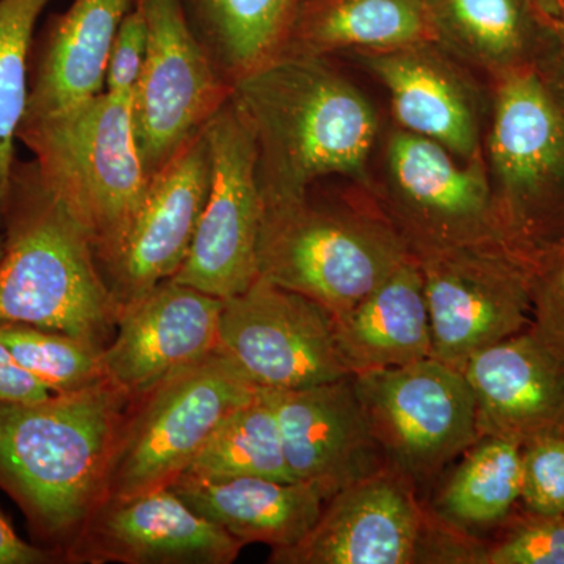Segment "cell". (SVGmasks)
<instances>
[{
	"label": "cell",
	"instance_id": "obj_1",
	"mask_svg": "<svg viewBox=\"0 0 564 564\" xmlns=\"http://www.w3.org/2000/svg\"><path fill=\"white\" fill-rule=\"evenodd\" d=\"M258 150L263 204L302 198L315 182L343 176L372 188L380 117L328 57L282 52L232 85Z\"/></svg>",
	"mask_w": 564,
	"mask_h": 564
},
{
	"label": "cell",
	"instance_id": "obj_2",
	"mask_svg": "<svg viewBox=\"0 0 564 564\" xmlns=\"http://www.w3.org/2000/svg\"><path fill=\"white\" fill-rule=\"evenodd\" d=\"M128 392L109 380L41 402H0V491L28 521L35 544L66 554L104 499Z\"/></svg>",
	"mask_w": 564,
	"mask_h": 564
},
{
	"label": "cell",
	"instance_id": "obj_3",
	"mask_svg": "<svg viewBox=\"0 0 564 564\" xmlns=\"http://www.w3.org/2000/svg\"><path fill=\"white\" fill-rule=\"evenodd\" d=\"M2 234L0 322L28 323L106 348L120 306L90 232L43 181L35 161L14 162Z\"/></svg>",
	"mask_w": 564,
	"mask_h": 564
},
{
	"label": "cell",
	"instance_id": "obj_4",
	"mask_svg": "<svg viewBox=\"0 0 564 564\" xmlns=\"http://www.w3.org/2000/svg\"><path fill=\"white\" fill-rule=\"evenodd\" d=\"M131 98L102 91L57 113L24 117L18 131L43 181L90 232L102 273L150 185L133 137Z\"/></svg>",
	"mask_w": 564,
	"mask_h": 564
},
{
	"label": "cell",
	"instance_id": "obj_5",
	"mask_svg": "<svg viewBox=\"0 0 564 564\" xmlns=\"http://www.w3.org/2000/svg\"><path fill=\"white\" fill-rule=\"evenodd\" d=\"M400 234L366 195L364 204H323L311 192L267 204L258 243L259 278L345 313L408 259Z\"/></svg>",
	"mask_w": 564,
	"mask_h": 564
},
{
	"label": "cell",
	"instance_id": "obj_6",
	"mask_svg": "<svg viewBox=\"0 0 564 564\" xmlns=\"http://www.w3.org/2000/svg\"><path fill=\"white\" fill-rule=\"evenodd\" d=\"M484 161L503 243L536 263L564 248V110L533 69L491 82Z\"/></svg>",
	"mask_w": 564,
	"mask_h": 564
},
{
	"label": "cell",
	"instance_id": "obj_7",
	"mask_svg": "<svg viewBox=\"0 0 564 564\" xmlns=\"http://www.w3.org/2000/svg\"><path fill=\"white\" fill-rule=\"evenodd\" d=\"M259 391L228 356L215 350L131 395L111 445L104 499L174 484L215 429Z\"/></svg>",
	"mask_w": 564,
	"mask_h": 564
},
{
	"label": "cell",
	"instance_id": "obj_8",
	"mask_svg": "<svg viewBox=\"0 0 564 564\" xmlns=\"http://www.w3.org/2000/svg\"><path fill=\"white\" fill-rule=\"evenodd\" d=\"M367 196L414 258L474 245H505L484 159L459 161L425 137L400 128L386 135L383 176L373 181Z\"/></svg>",
	"mask_w": 564,
	"mask_h": 564
},
{
	"label": "cell",
	"instance_id": "obj_9",
	"mask_svg": "<svg viewBox=\"0 0 564 564\" xmlns=\"http://www.w3.org/2000/svg\"><path fill=\"white\" fill-rule=\"evenodd\" d=\"M415 481L386 466L345 486L323 507L300 543L272 551V564H411L462 558L473 545L434 524L422 510Z\"/></svg>",
	"mask_w": 564,
	"mask_h": 564
},
{
	"label": "cell",
	"instance_id": "obj_10",
	"mask_svg": "<svg viewBox=\"0 0 564 564\" xmlns=\"http://www.w3.org/2000/svg\"><path fill=\"white\" fill-rule=\"evenodd\" d=\"M148 52L131 98L148 180L162 172L231 99L232 87L195 39L181 0H144Z\"/></svg>",
	"mask_w": 564,
	"mask_h": 564
},
{
	"label": "cell",
	"instance_id": "obj_11",
	"mask_svg": "<svg viewBox=\"0 0 564 564\" xmlns=\"http://www.w3.org/2000/svg\"><path fill=\"white\" fill-rule=\"evenodd\" d=\"M352 377L389 464L414 481L480 440L473 389L451 364L426 358Z\"/></svg>",
	"mask_w": 564,
	"mask_h": 564
},
{
	"label": "cell",
	"instance_id": "obj_12",
	"mask_svg": "<svg viewBox=\"0 0 564 564\" xmlns=\"http://www.w3.org/2000/svg\"><path fill=\"white\" fill-rule=\"evenodd\" d=\"M415 259L429 304L432 358L463 369L475 352L532 326L533 265L505 245Z\"/></svg>",
	"mask_w": 564,
	"mask_h": 564
},
{
	"label": "cell",
	"instance_id": "obj_13",
	"mask_svg": "<svg viewBox=\"0 0 564 564\" xmlns=\"http://www.w3.org/2000/svg\"><path fill=\"white\" fill-rule=\"evenodd\" d=\"M210 187L191 252L172 280L226 300L258 280L263 196L254 135L229 99L204 129Z\"/></svg>",
	"mask_w": 564,
	"mask_h": 564
},
{
	"label": "cell",
	"instance_id": "obj_14",
	"mask_svg": "<svg viewBox=\"0 0 564 564\" xmlns=\"http://www.w3.org/2000/svg\"><path fill=\"white\" fill-rule=\"evenodd\" d=\"M217 350L258 388L273 391L352 375L337 347L334 315L262 278L223 303Z\"/></svg>",
	"mask_w": 564,
	"mask_h": 564
},
{
	"label": "cell",
	"instance_id": "obj_15",
	"mask_svg": "<svg viewBox=\"0 0 564 564\" xmlns=\"http://www.w3.org/2000/svg\"><path fill=\"white\" fill-rule=\"evenodd\" d=\"M356 58L389 93L397 128L436 141L459 161L484 159L491 88L486 93L474 70L432 40Z\"/></svg>",
	"mask_w": 564,
	"mask_h": 564
},
{
	"label": "cell",
	"instance_id": "obj_16",
	"mask_svg": "<svg viewBox=\"0 0 564 564\" xmlns=\"http://www.w3.org/2000/svg\"><path fill=\"white\" fill-rule=\"evenodd\" d=\"M243 547L166 486L104 499L66 564H231Z\"/></svg>",
	"mask_w": 564,
	"mask_h": 564
},
{
	"label": "cell",
	"instance_id": "obj_17",
	"mask_svg": "<svg viewBox=\"0 0 564 564\" xmlns=\"http://www.w3.org/2000/svg\"><path fill=\"white\" fill-rule=\"evenodd\" d=\"M263 391L295 480L325 486L334 496L389 466L352 375L307 388Z\"/></svg>",
	"mask_w": 564,
	"mask_h": 564
},
{
	"label": "cell",
	"instance_id": "obj_18",
	"mask_svg": "<svg viewBox=\"0 0 564 564\" xmlns=\"http://www.w3.org/2000/svg\"><path fill=\"white\" fill-rule=\"evenodd\" d=\"M209 187V144L203 132L152 177L120 252L104 270L120 313L180 272L191 252Z\"/></svg>",
	"mask_w": 564,
	"mask_h": 564
},
{
	"label": "cell",
	"instance_id": "obj_19",
	"mask_svg": "<svg viewBox=\"0 0 564 564\" xmlns=\"http://www.w3.org/2000/svg\"><path fill=\"white\" fill-rule=\"evenodd\" d=\"M223 303L174 280L159 282L122 307L104 348L107 380L135 395L202 361L218 348Z\"/></svg>",
	"mask_w": 564,
	"mask_h": 564
},
{
	"label": "cell",
	"instance_id": "obj_20",
	"mask_svg": "<svg viewBox=\"0 0 564 564\" xmlns=\"http://www.w3.org/2000/svg\"><path fill=\"white\" fill-rule=\"evenodd\" d=\"M480 437L521 445L564 434V356L532 326L475 352L463 367Z\"/></svg>",
	"mask_w": 564,
	"mask_h": 564
},
{
	"label": "cell",
	"instance_id": "obj_21",
	"mask_svg": "<svg viewBox=\"0 0 564 564\" xmlns=\"http://www.w3.org/2000/svg\"><path fill=\"white\" fill-rule=\"evenodd\" d=\"M137 0H74L33 39L24 117L69 109L106 91L107 62Z\"/></svg>",
	"mask_w": 564,
	"mask_h": 564
},
{
	"label": "cell",
	"instance_id": "obj_22",
	"mask_svg": "<svg viewBox=\"0 0 564 564\" xmlns=\"http://www.w3.org/2000/svg\"><path fill=\"white\" fill-rule=\"evenodd\" d=\"M192 510L240 543L292 547L321 518L333 496L325 486L272 478H204L182 474L170 485Z\"/></svg>",
	"mask_w": 564,
	"mask_h": 564
},
{
	"label": "cell",
	"instance_id": "obj_23",
	"mask_svg": "<svg viewBox=\"0 0 564 564\" xmlns=\"http://www.w3.org/2000/svg\"><path fill=\"white\" fill-rule=\"evenodd\" d=\"M334 329L352 375L432 358V325L417 259H408L361 302L334 315Z\"/></svg>",
	"mask_w": 564,
	"mask_h": 564
},
{
	"label": "cell",
	"instance_id": "obj_24",
	"mask_svg": "<svg viewBox=\"0 0 564 564\" xmlns=\"http://www.w3.org/2000/svg\"><path fill=\"white\" fill-rule=\"evenodd\" d=\"M434 43L491 82L532 69L547 18L532 0H422Z\"/></svg>",
	"mask_w": 564,
	"mask_h": 564
},
{
	"label": "cell",
	"instance_id": "obj_25",
	"mask_svg": "<svg viewBox=\"0 0 564 564\" xmlns=\"http://www.w3.org/2000/svg\"><path fill=\"white\" fill-rule=\"evenodd\" d=\"M433 41L422 0H300L284 52H383Z\"/></svg>",
	"mask_w": 564,
	"mask_h": 564
},
{
	"label": "cell",
	"instance_id": "obj_26",
	"mask_svg": "<svg viewBox=\"0 0 564 564\" xmlns=\"http://www.w3.org/2000/svg\"><path fill=\"white\" fill-rule=\"evenodd\" d=\"M212 65L236 84L288 46L300 0H181Z\"/></svg>",
	"mask_w": 564,
	"mask_h": 564
},
{
	"label": "cell",
	"instance_id": "obj_27",
	"mask_svg": "<svg viewBox=\"0 0 564 564\" xmlns=\"http://www.w3.org/2000/svg\"><path fill=\"white\" fill-rule=\"evenodd\" d=\"M464 455L441 492L440 507L445 518L463 525L503 521L521 500V445L486 436Z\"/></svg>",
	"mask_w": 564,
	"mask_h": 564
},
{
	"label": "cell",
	"instance_id": "obj_28",
	"mask_svg": "<svg viewBox=\"0 0 564 564\" xmlns=\"http://www.w3.org/2000/svg\"><path fill=\"white\" fill-rule=\"evenodd\" d=\"M184 474L295 480L285 463L280 426L263 389L215 429Z\"/></svg>",
	"mask_w": 564,
	"mask_h": 564
},
{
	"label": "cell",
	"instance_id": "obj_29",
	"mask_svg": "<svg viewBox=\"0 0 564 564\" xmlns=\"http://www.w3.org/2000/svg\"><path fill=\"white\" fill-rule=\"evenodd\" d=\"M51 0H0V234L17 162L14 141L29 101V65L35 25Z\"/></svg>",
	"mask_w": 564,
	"mask_h": 564
},
{
	"label": "cell",
	"instance_id": "obj_30",
	"mask_svg": "<svg viewBox=\"0 0 564 564\" xmlns=\"http://www.w3.org/2000/svg\"><path fill=\"white\" fill-rule=\"evenodd\" d=\"M0 344L52 393L84 391L107 380L104 348L28 323L0 322Z\"/></svg>",
	"mask_w": 564,
	"mask_h": 564
},
{
	"label": "cell",
	"instance_id": "obj_31",
	"mask_svg": "<svg viewBox=\"0 0 564 564\" xmlns=\"http://www.w3.org/2000/svg\"><path fill=\"white\" fill-rule=\"evenodd\" d=\"M478 563L564 564V516L527 510L496 544L481 551Z\"/></svg>",
	"mask_w": 564,
	"mask_h": 564
},
{
	"label": "cell",
	"instance_id": "obj_32",
	"mask_svg": "<svg viewBox=\"0 0 564 564\" xmlns=\"http://www.w3.org/2000/svg\"><path fill=\"white\" fill-rule=\"evenodd\" d=\"M521 500L532 513L564 516V434L522 445Z\"/></svg>",
	"mask_w": 564,
	"mask_h": 564
},
{
	"label": "cell",
	"instance_id": "obj_33",
	"mask_svg": "<svg viewBox=\"0 0 564 564\" xmlns=\"http://www.w3.org/2000/svg\"><path fill=\"white\" fill-rule=\"evenodd\" d=\"M532 329L564 356V248L533 265Z\"/></svg>",
	"mask_w": 564,
	"mask_h": 564
},
{
	"label": "cell",
	"instance_id": "obj_34",
	"mask_svg": "<svg viewBox=\"0 0 564 564\" xmlns=\"http://www.w3.org/2000/svg\"><path fill=\"white\" fill-rule=\"evenodd\" d=\"M148 24L144 11L133 9L115 36L109 62H107L106 91L113 95L132 96L147 61Z\"/></svg>",
	"mask_w": 564,
	"mask_h": 564
},
{
	"label": "cell",
	"instance_id": "obj_35",
	"mask_svg": "<svg viewBox=\"0 0 564 564\" xmlns=\"http://www.w3.org/2000/svg\"><path fill=\"white\" fill-rule=\"evenodd\" d=\"M532 69L556 106L564 110V18L547 20Z\"/></svg>",
	"mask_w": 564,
	"mask_h": 564
},
{
	"label": "cell",
	"instance_id": "obj_36",
	"mask_svg": "<svg viewBox=\"0 0 564 564\" xmlns=\"http://www.w3.org/2000/svg\"><path fill=\"white\" fill-rule=\"evenodd\" d=\"M54 395L39 378L22 369L11 352L0 344V402H41Z\"/></svg>",
	"mask_w": 564,
	"mask_h": 564
},
{
	"label": "cell",
	"instance_id": "obj_37",
	"mask_svg": "<svg viewBox=\"0 0 564 564\" xmlns=\"http://www.w3.org/2000/svg\"><path fill=\"white\" fill-rule=\"evenodd\" d=\"M63 564L50 549L22 540L9 519L0 513V564Z\"/></svg>",
	"mask_w": 564,
	"mask_h": 564
},
{
	"label": "cell",
	"instance_id": "obj_38",
	"mask_svg": "<svg viewBox=\"0 0 564 564\" xmlns=\"http://www.w3.org/2000/svg\"><path fill=\"white\" fill-rule=\"evenodd\" d=\"M532 2L547 20L564 18V0H532Z\"/></svg>",
	"mask_w": 564,
	"mask_h": 564
},
{
	"label": "cell",
	"instance_id": "obj_39",
	"mask_svg": "<svg viewBox=\"0 0 564 564\" xmlns=\"http://www.w3.org/2000/svg\"><path fill=\"white\" fill-rule=\"evenodd\" d=\"M3 256V234H0V259Z\"/></svg>",
	"mask_w": 564,
	"mask_h": 564
},
{
	"label": "cell",
	"instance_id": "obj_40",
	"mask_svg": "<svg viewBox=\"0 0 564 564\" xmlns=\"http://www.w3.org/2000/svg\"><path fill=\"white\" fill-rule=\"evenodd\" d=\"M144 0H137V7L135 9H140L141 6H143Z\"/></svg>",
	"mask_w": 564,
	"mask_h": 564
}]
</instances>
